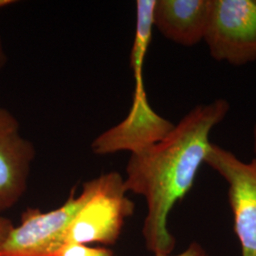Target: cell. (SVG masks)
I'll list each match as a JSON object with an SVG mask.
<instances>
[{"instance_id":"9c48e42d","label":"cell","mask_w":256,"mask_h":256,"mask_svg":"<svg viewBox=\"0 0 256 256\" xmlns=\"http://www.w3.org/2000/svg\"><path fill=\"white\" fill-rule=\"evenodd\" d=\"M56 256H115L108 248H90L82 244H66Z\"/></svg>"},{"instance_id":"30bf717a","label":"cell","mask_w":256,"mask_h":256,"mask_svg":"<svg viewBox=\"0 0 256 256\" xmlns=\"http://www.w3.org/2000/svg\"><path fill=\"white\" fill-rule=\"evenodd\" d=\"M155 256H210L206 252V250L202 247L198 242H192L188 247L186 248L182 252L178 254H155Z\"/></svg>"},{"instance_id":"7a4b0ae2","label":"cell","mask_w":256,"mask_h":256,"mask_svg":"<svg viewBox=\"0 0 256 256\" xmlns=\"http://www.w3.org/2000/svg\"><path fill=\"white\" fill-rule=\"evenodd\" d=\"M154 4L151 0L137 1L136 32L131 50V68L135 81L132 106L128 116L119 124L93 140L92 151L97 155L120 151L136 153L162 140L174 128V124L151 108L144 90V64L154 28Z\"/></svg>"},{"instance_id":"4fadbf2b","label":"cell","mask_w":256,"mask_h":256,"mask_svg":"<svg viewBox=\"0 0 256 256\" xmlns=\"http://www.w3.org/2000/svg\"><path fill=\"white\" fill-rule=\"evenodd\" d=\"M16 3V1H12V0H0V9L1 8H4L6 6H10L12 4Z\"/></svg>"},{"instance_id":"277c9868","label":"cell","mask_w":256,"mask_h":256,"mask_svg":"<svg viewBox=\"0 0 256 256\" xmlns=\"http://www.w3.org/2000/svg\"><path fill=\"white\" fill-rule=\"evenodd\" d=\"M204 41L218 62L256 61V0H212Z\"/></svg>"},{"instance_id":"6da1fadb","label":"cell","mask_w":256,"mask_h":256,"mask_svg":"<svg viewBox=\"0 0 256 256\" xmlns=\"http://www.w3.org/2000/svg\"><path fill=\"white\" fill-rule=\"evenodd\" d=\"M229 111L225 99L198 104L162 140L131 154L124 187L126 192L146 200L142 236L147 250L154 256L174 250L176 239L168 229L169 214L192 189L210 151V132Z\"/></svg>"},{"instance_id":"8992f818","label":"cell","mask_w":256,"mask_h":256,"mask_svg":"<svg viewBox=\"0 0 256 256\" xmlns=\"http://www.w3.org/2000/svg\"><path fill=\"white\" fill-rule=\"evenodd\" d=\"M205 164L228 183L234 230L241 256H256V156L246 162L230 150L212 144Z\"/></svg>"},{"instance_id":"5bb4252c","label":"cell","mask_w":256,"mask_h":256,"mask_svg":"<svg viewBox=\"0 0 256 256\" xmlns=\"http://www.w3.org/2000/svg\"><path fill=\"white\" fill-rule=\"evenodd\" d=\"M254 152L256 155V124L254 128Z\"/></svg>"},{"instance_id":"52a82bcc","label":"cell","mask_w":256,"mask_h":256,"mask_svg":"<svg viewBox=\"0 0 256 256\" xmlns=\"http://www.w3.org/2000/svg\"><path fill=\"white\" fill-rule=\"evenodd\" d=\"M36 147L20 132L18 120L0 106V212L12 209L24 196Z\"/></svg>"},{"instance_id":"ba28073f","label":"cell","mask_w":256,"mask_h":256,"mask_svg":"<svg viewBox=\"0 0 256 256\" xmlns=\"http://www.w3.org/2000/svg\"><path fill=\"white\" fill-rule=\"evenodd\" d=\"M212 0H156L154 28L168 40L182 46H194L207 32Z\"/></svg>"},{"instance_id":"5b68a950","label":"cell","mask_w":256,"mask_h":256,"mask_svg":"<svg viewBox=\"0 0 256 256\" xmlns=\"http://www.w3.org/2000/svg\"><path fill=\"white\" fill-rule=\"evenodd\" d=\"M72 190L64 204L54 210L42 212L28 208L18 227L10 232L0 248V256H56L66 244L68 229L82 207L86 192L76 196Z\"/></svg>"},{"instance_id":"7c38bea8","label":"cell","mask_w":256,"mask_h":256,"mask_svg":"<svg viewBox=\"0 0 256 256\" xmlns=\"http://www.w3.org/2000/svg\"><path fill=\"white\" fill-rule=\"evenodd\" d=\"M6 63H7V54H6V52L4 48L2 39L0 36V70L5 66Z\"/></svg>"},{"instance_id":"8fae6325","label":"cell","mask_w":256,"mask_h":256,"mask_svg":"<svg viewBox=\"0 0 256 256\" xmlns=\"http://www.w3.org/2000/svg\"><path fill=\"white\" fill-rule=\"evenodd\" d=\"M12 228H14L12 222L8 218L0 216V248Z\"/></svg>"},{"instance_id":"3957f363","label":"cell","mask_w":256,"mask_h":256,"mask_svg":"<svg viewBox=\"0 0 256 256\" xmlns=\"http://www.w3.org/2000/svg\"><path fill=\"white\" fill-rule=\"evenodd\" d=\"M82 190L86 200L68 229L66 244H115L126 220L135 210L124 180L110 172L84 183Z\"/></svg>"}]
</instances>
